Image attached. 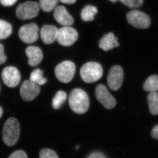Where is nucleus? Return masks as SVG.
Returning <instances> with one entry per match:
<instances>
[{"label":"nucleus","instance_id":"bb28decb","mask_svg":"<svg viewBox=\"0 0 158 158\" xmlns=\"http://www.w3.org/2000/svg\"><path fill=\"white\" fill-rule=\"evenodd\" d=\"M7 60L6 56L4 54V47L0 43V65L4 63Z\"/></svg>","mask_w":158,"mask_h":158},{"label":"nucleus","instance_id":"aec40b11","mask_svg":"<svg viewBox=\"0 0 158 158\" xmlns=\"http://www.w3.org/2000/svg\"><path fill=\"white\" fill-rule=\"evenodd\" d=\"M143 89L146 91L154 92L158 90V76L152 75L145 81Z\"/></svg>","mask_w":158,"mask_h":158},{"label":"nucleus","instance_id":"b1692460","mask_svg":"<svg viewBox=\"0 0 158 158\" xmlns=\"http://www.w3.org/2000/svg\"><path fill=\"white\" fill-rule=\"evenodd\" d=\"M124 5L131 8H138L143 5V0H119Z\"/></svg>","mask_w":158,"mask_h":158},{"label":"nucleus","instance_id":"5701e85b","mask_svg":"<svg viewBox=\"0 0 158 158\" xmlns=\"http://www.w3.org/2000/svg\"><path fill=\"white\" fill-rule=\"evenodd\" d=\"M60 0H40V7L45 12H50L55 8Z\"/></svg>","mask_w":158,"mask_h":158},{"label":"nucleus","instance_id":"f257e3e1","mask_svg":"<svg viewBox=\"0 0 158 158\" xmlns=\"http://www.w3.org/2000/svg\"><path fill=\"white\" fill-rule=\"evenodd\" d=\"M71 109L78 114H82L88 111L89 108V98L84 90L76 88L71 92L69 97Z\"/></svg>","mask_w":158,"mask_h":158},{"label":"nucleus","instance_id":"9d476101","mask_svg":"<svg viewBox=\"0 0 158 158\" xmlns=\"http://www.w3.org/2000/svg\"><path fill=\"white\" fill-rule=\"evenodd\" d=\"M95 96L97 100L106 109H112L116 105L115 99L110 94L107 88L103 84H99L96 87Z\"/></svg>","mask_w":158,"mask_h":158},{"label":"nucleus","instance_id":"f3484780","mask_svg":"<svg viewBox=\"0 0 158 158\" xmlns=\"http://www.w3.org/2000/svg\"><path fill=\"white\" fill-rule=\"evenodd\" d=\"M97 12L98 9L96 7L91 5H88L81 11V18L85 22L93 21L95 15L97 14Z\"/></svg>","mask_w":158,"mask_h":158},{"label":"nucleus","instance_id":"9b49d317","mask_svg":"<svg viewBox=\"0 0 158 158\" xmlns=\"http://www.w3.org/2000/svg\"><path fill=\"white\" fill-rule=\"evenodd\" d=\"M2 78L6 86L9 87H15L19 85L21 81V75L17 68L8 66L2 71Z\"/></svg>","mask_w":158,"mask_h":158},{"label":"nucleus","instance_id":"2eb2a0df","mask_svg":"<svg viewBox=\"0 0 158 158\" xmlns=\"http://www.w3.org/2000/svg\"><path fill=\"white\" fill-rule=\"evenodd\" d=\"M58 29L54 25H45L40 30V36L44 43L51 44L56 40Z\"/></svg>","mask_w":158,"mask_h":158},{"label":"nucleus","instance_id":"f8f14e48","mask_svg":"<svg viewBox=\"0 0 158 158\" xmlns=\"http://www.w3.org/2000/svg\"><path fill=\"white\" fill-rule=\"evenodd\" d=\"M39 85L33 83L30 81L26 80L21 86L20 94L23 99L27 102L33 101L40 93Z\"/></svg>","mask_w":158,"mask_h":158},{"label":"nucleus","instance_id":"393cba45","mask_svg":"<svg viewBox=\"0 0 158 158\" xmlns=\"http://www.w3.org/2000/svg\"><path fill=\"white\" fill-rule=\"evenodd\" d=\"M40 158H59L56 152L49 148H44L40 152Z\"/></svg>","mask_w":158,"mask_h":158},{"label":"nucleus","instance_id":"a211bd4d","mask_svg":"<svg viewBox=\"0 0 158 158\" xmlns=\"http://www.w3.org/2000/svg\"><path fill=\"white\" fill-rule=\"evenodd\" d=\"M149 109L152 115H158V94L156 91L150 92L148 97Z\"/></svg>","mask_w":158,"mask_h":158},{"label":"nucleus","instance_id":"2f4dec72","mask_svg":"<svg viewBox=\"0 0 158 158\" xmlns=\"http://www.w3.org/2000/svg\"><path fill=\"white\" fill-rule=\"evenodd\" d=\"M2 115H3V109L0 106V118H1Z\"/></svg>","mask_w":158,"mask_h":158},{"label":"nucleus","instance_id":"473e14b6","mask_svg":"<svg viewBox=\"0 0 158 158\" xmlns=\"http://www.w3.org/2000/svg\"><path fill=\"white\" fill-rule=\"evenodd\" d=\"M110 2H113V3H115V2H116L118 1L119 0H110Z\"/></svg>","mask_w":158,"mask_h":158},{"label":"nucleus","instance_id":"1a4fd4ad","mask_svg":"<svg viewBox=\"0 0 158 158\" xmlns=\"http://www.w3.org/2000/svg\"><path fill=\"white\" fill-rule=\"evenodd\" d=\"M124 72L120 66H114L110 68L107 77V84L113 90H119L123 81Z\"/></svg>","mask_w":158,"mask_h":158},{"label":"nucleus","instance_id":"423d86ee","mask_svg":"<svg viewBox=\"0 0 158 158\" xmlns=\"http://www.w3.org/2000/svg\"><path fill=\"white\" fill-rule=\"evenodd\" d=\"M40 6L37 2L27 1L19 4L16 11L17 18L21 20L31 19L39 15Z\"/></svg>","mask_w":158,"mask_h":158},{"label":"nucleus","instance_id":"6e6552de","mask_svg":"<svg viewBox=\"0 0 158 158\" xmlns=\"http://www.w3.org/2000/svg\"><path fill=\"white\" fill-rule=\"evenodd\" d=\"M39 30L37 25L32 23L22 26L19 31V36L23 42L26 43H32L38 39Z\"/></svg>","mask_w":158,"mask_h":158},{"label":"nucleus","instance_id":"39448f33","mask_svg":"<svg viewBox=\"0 0 158 158\" xmlns=\"http://www.w3.org/2000/svg\"><path fill=\"white\" fill-rule=\"evenodd\" d=\"M126 17L128 23L136 29H148L151 25V20L149 15L141 11H130Z\"/></svg>","mask_w":158,"mask_h":158},{"label":"nucleus","instance_id":"c756f323","mask_svg":"<svg viewBox=\"0 0 158 158\" xmlns=\"http://www.w3.org/2000/svg\"><path fill=\"white\" fill-rule=\"evenodd\" d=\"M151 135L154 139L158 140V125L155 126L151 131Z\"/></svg>","mask_w":158,"mask_h":158},{"label":"nucleus","instance_id":"cd10ccee","mask_svg":"<svg viewBox=\"0 0 158 158\" xmlns=\"http://www.w3.org/2000/svg\"><path fill=\"white\" fill-rule=\"evenodd\" d=\"M87 158H106L102 152L94 151L91 153Z\"/></svg>","mask_w":158,"mask_h":158},{"label":"nucleus","instance_id":"a878e982","mask_svg":"<svg viewBox=\"0 0 158 158\" xmlns=\"http://www.w3.org/2000/svg\"><path fill=\"white\" fill-rule=\"evenodd\" d=\"M8 158H28L25 152L22 150H18L13 152Z\"/></svg>","mask_w":158,"mask_h":158},{"label":"nucleus","instance_id":"20e7f679","mask_svg":"<svg viewBox=\"0 0 158 158\" xmlns=\"http://www.w3.org/2000/svg\"><path fill=\"white\" fill-rule=\"evenodd\" d=\"M75 71L76 66L74 63L70 61H64L55 67V74L60 82L67 83L73 79Z\"/></svg>","mask_w":158,"mask_h":158},{"label":"nucleus","instance_id":"ddd939ff","mask_svg":"<svg viewBox=\"0 0 158 158\" xmlns=\"http://www.w3.org/2000/svg\"><path fill=\"white\" fill-rule=\"evenodd\" d=\"M54 16L56 21L64 27L70 26L74 23L73 16L68 12L64 6H58L55 8Z\"/></svg>","mask_w":158,"mask_h":158},{"label":"nucleus","instance_id":"4468645a","mask_svg":"<svg viewBox=\"0 0 158 158\" xmlns=\"http://www.w3.org/2000/svg\"><path fill=\"white\" fill-rule=\"evenodd\" d=\"M26 54L28 58L29 65L31 67L38 65L43 58L41 49L37 46H30L26 49Z\"/></svg>","mask_w":158,"mask_h":158},{"label":"nucleus","instance_id":"f03ea898","mask_svg":"<svg viewBox=\"0 0 158 158\" xmlns=\"http://www.w3.org/2000/svg\"><path fill=\"white\" fill-rule=\"evenodd\" d=\"M20 134V126L15 118H9L5 123L3 130V141L8 146H14L18 142Z\"/></svg>","mask_w":158,"mask_h":158},{"label":"nucleus","instance_id":"0eeeda50","mask_svg":"<svg viewBox=\"0 0 158 158\" xmlns=\"http://www.w3.org/2000/svg\"><path fill=\"white\" fill-rule=\"evenodd\" d=\"M78 34L76 30L70 26H64L59 29L56 40L60 45L70 46L77 40Z\"/></svg>","mask_w":158,"mask_h":158},{"label":"nucleus","instance_id":"dca6fc26","mask_svg":"<svg viewBox=\"0 0 158 158\" xmlns=\"http://www.w3.org/2000/svg\"><path fill=\"white\" fill-rule=\"evenodd\" d=\"M119 46L118 37L115 36L113 33L105 34L99 43V46L103 50L108 51Z\"/></svg>","mask_w":158,"mask_h":158},{"label":"nucleus","instance_id":"412c9836","mask_svg":"<svg viewBox=\"0 0 158 158\" xmlns=\"http://www.w3.org/2000/svg\"><path fill=\"white\" fill-rule=\"evenodd\" d=\"M67 95L64 91L60 90L55 94L52 100L53 108L55 109H58L61 108V105L66 101Z\"/></svg>","mask_w":158,"mask_h":158},{"label":"nucleus","instance_id":"7ed1b4c3","mask_svg":"<svg viewBox=\"0 0 158 158\" xmlns=\"http://www.w3.org/2000/svg\"><path fill=\"white\" fill-rule=\"evenodd\" d=\"M103 68L100 64L90 62L84 64L80 70L81 78L84 82L90 83L96 82L102 78Z\"/></svg>","mask_w":158,"mask_h":158},{"label":"nucleus","instance_id":"c85d7f7f","mask_svg":"<svg viewBox=\"0 0 158 158\" xmlns=\"http://www.w3.org/2000/svg\"><path fill=\"white\" fill-rule=\"evenodd\" d=\"M18 0H0L2 5L5 6H11L15 4Z\"/></svg>","mask_w":158,"mask_h":158},{"label":"nucleus","instance_id":"4be33fe9","mask_svg":"<svg viewBox=\"0 0 158 158\" xmlns=\"http://www.w3.org/2000/svg\"><path fill=\"white\" fill-rule=\"evenodd\" d=\"M12 28L7 22L0 20V40L6 39L12 33Z\"/></svg>","mask_w":158,"mask_h":158},{"label":"nucleus","instance_id":"7c9ffc66","mask_svg":"<svg viewBox=\"0 0 158 158\" xmlns=\"http://www.w3.org/2000/svg\"><path fill=\"white\" fill-rule=\"evenodd\" d=\"M62 3L67 4H73L76 2V0H60Z\"/></svg>","mask_w":158,"mask_h":158},{"label":"nucleus","instance_id":"6ab92c4d","mask_svg":"<svg viewBox=\"0 0 158 158\" xmlns=\"http://www.w3.org/2000/svg\"><path fill=\"white\" fill-rule=\"evenodd\" d=\"M30 81L36 85H44L47 82V79L43 77V71L40 68L36 69L32 72L30 77Z\"/></svg>","mask_w":158,"mask_h":158}]
</instances>
